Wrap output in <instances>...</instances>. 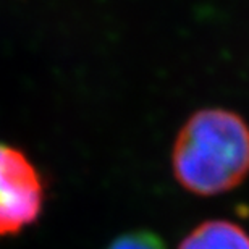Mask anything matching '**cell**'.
I'll return each mask as SVG.
<instances>
[{
  "label": "cell",
  "mask_w": 249,
  "mask_h": 249,
  "mask_svg": "<svg viewBox=\"0 0 249 249\" xmlns=\"http://www.w3.org/2000/svg\"><path fill=\"white\" fill-rule=\"evenodd\" d=\"M177 181L196 196H217L249 175V124L227 108L193 113L172 151Z\"/></svg>",
  "instance_id": "cell-1"
},
{
  "label": "cell",
  "mask_w": 249,
  "mask_h": 249,
  "mask_svg": "<svg viewBox=\"0 0 249 249\" xmlns=\"http://www.w3.org/2000/svg\"><path fill=\"white\" fill-rule=\"evenodd\" d=\"M46 199L36 165L18 147L0 142V236L18 235L41 217Z\"/></svg>",
  "instance_id": "cell-2"
},
{
  "label": "cell",
  "mask_w": 249,
  "mask_h": 249,
  "mask_svg": "<svg viewBox=\"0 0 249 249\" xmlns=\"http://www.w3.org/2000/svg\"><path fill=\"white\" fill-rule=\"evenodd\" d=\"M178 249H249V235L233 222L207 220L185 236Z\"/></svg>",
  "instance_id": "cell-3"
},
{
  "label": "cell",
  "mask_w": 249,
  "mask_h": 249,
  "mask_svg": "<svg viewBox=\"0 0 249 249\" xmlns=\"http://www.w3.org/2000/svg\"><path fill=\"white\" fill-rule=\"evenodd\" d=\"M107 249H165L160 236L147 230L123 233L115 238Z\"/></svg>",
  "instance_id": "cell-4"
}]
</instances>
